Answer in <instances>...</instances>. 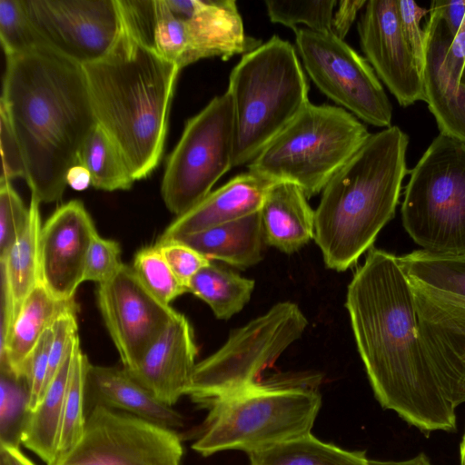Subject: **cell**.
<instances>
[{"mask_svg": "<svg viewBox=\"0 0 465 465\" xmlns=\"http://www.w3.org/2000/svg\"><path fill=\"white\" fill-rule=\"evenodd\" d=\"M175 240L209 260H219L240 269L257 264L268 245L261 211Z\"/></svg>", "mask_w": 465, "mask_h": 465, "instance_id": "cell-26", "label": "cell"}, {"mask_svg": "<svg viewBox=\"0 0 465 465\" xmlns=\"http://www.w3.org/2000/svg\"><path fill=\"white\" fill-rule=\"evenodd\" d=\"M272 23L283 25L293 30L299 25L319 32H331V21L337 1H275L264 2Z\"/></svg>", "mask_w": 465, "mask_h": 465, "instance_id": "cell-34", "label": "cell"}, {"mask_svg": "<svg viewBox=\"0 0 465 465\" xmlns=\"http://www.w3.org/2000/svg\"><path fill=\"white\" fill-rule=\"evenodd\" d=\"M0 146L2 173L0 183L25 177L23 154L6 114L0 109Z\"/></svg>", "mask_w": 465, "mask_h": 465, "instance_id": "cell-43", "label": "cell"}, {"mask_svg": "<svg viewBox=\"0 0 465 465\" xmlns=\"http://www.w3.org/2000/svg\"><path fill=\"white\" fill-rule=\"evenodd\" d=\"M0 465H35L19 447L0 445Z\"/></svg>", "mask_w": 465, "mask_h": 465, "instance_id": "cell-48", "label": "cell"}, {"mask_svg": "<svg viewBox=\"0 0 465 465\" xmlns=\"http://www.w3.org/2000/svg\"><path fill=\"white\" fill-rule=\"evenodd\" d=\"M78 163L88 170L91 185L100 190H128L135 181L119 147L99 124L86 138Z\"/></svg>", "mask_w": 465, "mask_h": 465, "instance_id": "cell-31", "label": "cell"}, {"mask_svg": "<svg viewBox=\"0 0 465 465\" xmlns=\"http://www.w3.org/2000/svg\"><path fill=\"white\" fill-rule=\"evenodd\" d=\"M295 184L273 183L264 197L261 214L269 245L292 253L314 238L315 213Z\"/></svg>", "mask_w": 465, "mask_h": 465, "instance_id": "cell-24", "label": "cell"}, {"mask_svg": "<svg viewBox=\"0 0 465 465\" xmlns=\"http://www.w3.org/2000/svg\"><path fill=\"white\" fill-rule=\"evenodd\" d=\"M50 341L51 327L44 333L36 344L26 365L25 378L30 392V411L36 408L45 391Z\"/></svg>", "mask_w": 465, "mask_h": 465, "instance_id": "cell-42", "label": "cell"}, {"mask_svg": "<svg viewBox=\"0 0 465 465\" xmlns=\"http://www.w3.org/2000/svg\"><path fill=\"white\" fill-rule=\"evenodd\" d=\"M0 109L19 143L32 197L60 201L97 124L83 67L48 47L6 57Z\"/></svg>", "mask_w": 465, "mask_h": 465, "instance_id": "cell-2", "label": "cell"}, {"mask_svg": "<svg viewBox=\"0 0 465 465\" xmlns=\"http://www.w3.org/2000/svg\"><path fill=\"white\" fill-rule=\"evenodd\" d=\"M91 407L103 405L175 430L183 418L173 406L154 397L123 368L89 364L85 399Z\"/></svg>", "mask_w": 465, "mask_h": 465, "instance_id": "cell-22", "label": "cell"}, {"mask_svg": "<svg viewBox=\"0 0 465 465\" xmlns=\"http://www.w3.org/2000/svg\"><path fill=\"white\" fill-rule=\"evenodd\" d=\"M29 402L26 378L0 367V445L20 446Z\"/></svg>", "mask_w": 465, "mask_h": 465, "instance_id": "cell-33", "label": "cell"}, {"mask_svg": "<svg viewBox=\"0 0 465 465\" xmlns=\"http://www.w3.org/2000/svg\"><path fill=\"white\" fill-rule=\"evenodd\" d=\"M397 259L413 286L465 301V255L442 256L419 250Z\"/></svg>", "mask_w": 465, "mask_h": 465, "instance_id": "cell-28", "label": "cell"}, {"mask_svg": "<svg viewBox=\"0 0 465 465\" xmlns=\"http://www.w3.org/2000/svg\"><path fill=\"white\" fill-rule=\"evenodd\" d=\"M465 62V18L463 23L450 43L441 63V69L449 82L458 86Z\"/></svg>", "mask_w": 465, "mask_h": 465, "instance_id": "cell-44", "label": "cell"}, {"mask_svg": "<svg viewBox=\"0 0 465 465\" xmlns=\"http://www.w3.org/2000/svg\"><path fill=\"white\" fill-rule=\"evenodd\" d=\"M293 31L303 66L321 92L363 122L391 127V104L366 59L331 32Z\"/></svg>", "mask_w": 465, "mask_h": 465, "instance_id": "cell-12", "label": "cell"}, {"mask_svg": "<svg viewBox=\"0 0 465 465\" xmlns=\"http://www.w3.org/2000/svg\"><path fill=\"white\" fill-rule=\"evenodd\" d=\"M97 304L126 371L178 312L154 296L125 263L111 280L98 284Z\"/></svg>", "mask_w": 465, "mask_h": 465, "instance_id": "cell-15", "label": "cell"}, {"mask_svg": "<svg viewBox=\"0 0 465 465\" xmlns=\"http://www.w3.org/2000/svg\"><path fill=\"white\" fill-rule=\"evenodd\" d=\"M45 45L83 66L115 46L123 23L117 0H22Z\"/></svg>", "mask_w": 465, "mask_h": 465, "instance_id": "cell-14", "label": "cell"}, {"mask_svg": "<svg viewBox=\"0 0 465 465\" xmlns=\"http://www.w3.org/2000/svg\"><path fill=\"white\" fill-rule=\"evenodd\" d=\"M251 465H369L364 451H349L312 433L249 453Z\"/></svg>", "mask_w": 465, "mask_h": 465, "instance_id": "cell-29", "label": "cell"}, {"mask_svg": "<svg viewBox=\"0 0 465 465\" xmlns=\"http://www.w3.org/2000/svg\"><path fill=\"white\" fill-rule=\"evenodd\" d=\"M28 218L29 208L11 183H0V260L25 231Z\"/></svg>", "mask_w": 465, "mask_h": 465, "instance_id": "cell-37", "label": "cell"}, {"mask_svg": "<svg viewBox=\"0 0 465 465\" xmlns=\"http://www.w3.org/2000/svg\"><path fill=\"white\" fill-rule=\"evenodd\" d=\"M460 465H465V433L460 447Z\"/></svg>", "mask_w": 465, "mask_h": 465, "instance_id": "cell-50", "label": "cell"}, {"mask_svg": "<svg viewBox=\"0 0 465 465\" xmlns=\"http://www.w3.org/2000/svg\"><path fill=\"white\" fill-rule=\"evenodd\" d=\"M321 404L313 389L256 383L209 403L203 430L192 448L203 456L226 450L249 454L304 436Z\"/></svg>", "mask_w": 465, "mask_h": 465, "instance_id": "cell-7", "label": "cell"}, {"mask_svg": "<svg viewBox=\"0 0 465 465\" xmlns=\"http://www.w3.org/2000/svg\"><path fill=\"white\" fill-rule=\"evenodd\" d=\"M154 50L180 69L200 59L246 54L261 44L245 35L232 0H156Z\"/></svg>", "mask_w": 465, "mask_h": 465, "instance_id": "cell-11", "label": "cell"}, {"mask_svg": "<svg viewBox=\"0 0 465 465\" xmlns=\"http://www.w3.org/2000/svg\"><path fill=\"white\" fill-rule=\"evenodd\" d=\"M123 264L119 243L103 238L97 232L87 252L84 281L104 283L117 273Z\"/></svg>", "mask_w": 465, "mask_h": 465, "instance_id": "cell-39", "label": "cell"}, {"mask_svg": "<svg viewBox=\"0 0 465 465\" xmlns=\"http://www.w3.org/2000/svg\"><path fill=\"white\" fill-rule=\"evenodd\" d=\"M346 308L377 401L428 434L456 430L424 349L412 285L397 256L371 247L347 289Z\"/></svg>", "mask_w": 465, "mask_h": 465, "instance_id": "cell-1", "label": "cell"}, {"mask_svg": "<svg viewBox=\"0 0 465 465\" xmlns=\"http://www.w3.org/2000/svg\"><path fill=\"white\" fill-rule=\"evenodd\" d=\"M234 146L233 105L226 91L186 122L162 181L167 209L179 216L204 199L233 167Z\"/></svg>", "mask_w": 465, "mask_h": 465, "instance_id": "cell-10", "label": "cell"}, {"mask_svg": "<svg viewBox=\"0 0 465 465\" xmlns=\"http://www.w3.org/2000/svg\"><path fill=\"white\" fill-rule=\"evenodd\" d=\"M272 184L249 171L241 173L176 216L157 242L179 239L257 213Z\"/></svg>", "mask_w": 465, "mask_h": 465, "instance_id": "cell-20", "label": "cell"}, {"mask_svg": "<svg viewBox=\"0 0 465 465\" xmlns=\"http://www.w3.org/2000/svg\"><path fill=\"white\" fill-rule=\"evenodd\" d=\"M402 223L422 250L465 255V143L440 134L410 172Z\"/></svg>", "mask_w": 465, "mask_h": 465, "instance_id": "cell-8", "label": "cell"}, {"mask_svg": "<svg viewBox=\"0 0 465 465\" xmlns=\"http://www.w3.org/2000/svg\"><path fill=\"white\" fill-rule=\"evenodd\" d=\"M40 203L31 196L27 225L1 259L2 321L1 342L4 341L32 291L41 282L40 236L42 222Z\"/></svg>", "mask_w": 465, "mask_h": 465, "instance_id": "cell-23", "label": "cell"}, {"mask_svg": "<svg viewBox=\"0 0 465 465\" xmlns=\"http://www.w3.org/2000/svg\"><path fill=\"white\" fill-rule=\"evenodd\" d=\"M117 3L124 31L141 45L154 51L156 0H117Z\"/></svg>", "mask_w": 465, "mask_h": 465, "instance_id": "cell-38", "label": "cell"}, {"mask_svg": "<svg viewBox=\"0 0 465 465\" xmlns=\"http://www.w3.org/2000/svg\"><path fill=\"white\" fill-rule=\"evenodd\" d=\"M227 92L234 112L233 167L252 162L310 104L298 54L277 35L242 55Z\"/></svg>", "mask_w": 465, "mask_h": 465, "instance_id": "cell-5", "label": "cell"}, {"mask_svg": "<svg viewBox=\"0 0 465 465\" xmlns=\"http://www.w3.org/2000/svg\"><path fill=\"white\" fill-rule=\"evenodd\" d=\"M369 465H431V463L429 458L420 452L414 458L400 461L369 460Z\"/></svg>", "mask_w": 465, "mask_h": 465, "instance_id": "cell-49", "label": "cell"}, {"mask_svg": "<svg viewBox=\"0 0 465 465\" xmlns=\"http://www.w3.org/2000/svg\"><path fill=\"white\" fill-rule=\"evenodd\" d=\"M155 244L173 273L186 288L192 278L211 262V260L178 240L156 242Z\"/></svg>", "mask_w": 465, "mask_h": 465, "instance_id": "cell-40", "label": "cell"}, {"mask_svg": "<svg viewBox=\"0 0 465 465\" xmlns=\"http://www.w3.org/2000/svg\"><path fill=\"white\" fill-rule=\"evenodd\" d=\"M82 67L97 124L117 144L134 180L147 177L163 154L181 69L124 28L105 57Z\"/></svg>", "mask_w": 465, "mask_h": 465, "instance_id": "cell-3", "label": "cell"}, {"mask_svg": "<svg viewBox=\"0 0 465 465\" xmlns=\"http://www.w3.org/2000/svg\"><path fill=\"white\" fill-rule=\"evenodd\" d=\"M89 364L78 337L74 342L64 396L56 461L76 444L84 430L85 385Z\"/></svg>", "mask_w": 465, "mask_h": 465, "instance_id": "cell-32", "label": "cell"}, {"mask_svg": "<svg viewBox=\"0 0 465 465\" xmlns=\"http://www.w3.org/2000/svg\"><path fill=\"white\" fill-rule=\"evenodd\" d=\"M307 325L296 303H276L233 330L219 350L196 363L186 395L206 407L256 384L260 373L302 335Z\"/></svg>", "mask_w": 465, "mask_h": 465, "instance_id": "cell-9", "label": "cell"}, {"mask_svg": "<svg viewBox=\"0 0 465 465\" xmlns=\"http://www.w3.org/2000/svg\"><path fill=\"white\" fill-rule=\"evenodd\" d=\"M408 135L398 126L371 134L322 190L314 240L330 269L343 272L392 219L406 166Z\"/></svg>", "mask_w": 465, "mask_h": 465, "instance_id": "cell-4", "label": "cell"}, {"mask_svg": "<svg viewBox=\"0 0 465 465\" xmlns=\"http://www.w3.org/2000/svg\"><path fill=\"white\" fill-rule=\"evenodd\" d=\"M75 302L54 297L40 282L22 305L6 339L0 344V367L25 377L36 344L54 320Z\"/></svg>", "mask_w": 465, "mask_h": 465, "instance_id": "cell-25", "label": "cell"}, {"mask_svg": "<svg viewBox=\"0 0 465 465\" xmlns=\"http://www.w3.org/2000/svg\"><path fill=\"white\" fill-rule=\"evenodd\" d=\"M371 134L342 107L308 104L248 163L270 183H290L312 197L357 153Z\"/></svg>", "mask_w": 465, "mask_h": 465, "instance_id": "cell-6", "label": "cell"}, {"mask_svg": "<svg viewBox=\"0 0 465 465\" xmlns=\"http://www.w3.org/2000/svg\"><path fill=\"white\" fill-rule=\"evenodd\" d=\"M412 288L424 349L443 392L457 409L465 402V301Z\"/></svg>", "mask_w": 465, "mask_h": 465, "instance_id": "cell-18", "label": "cell"}, {"mask_svg": "<svg viewBox=\"0 0 465 465\" xmlns=\"http://www.w3.org/2000/svg\"><path fill=\"white\" fill-rule=\"evenodd\" d=\"M197 353L193 327L177 312L127 371L159 401L173 406L186 395Z\"/></svg>", "mask_w": 465, "mask_h": 465, "instance_id": "cell-19", "label": "cell"}, {"mask_svg": "<svg viewBox=\"0 0 465 465\" xmlns=\"http://www.w3.org/2000/svg\"><path fill=\"white\" fill-rule=\"evenodd\" d=\"M459 85L465 89V62L461 71Z\"/></svg>", "mask_w": 465, "mask_h": 465, "instance_id": "cell-51", "label": "cell"}, {"mask_svg": "<svg viewBox=\"0 0 465 465\" xmlns=\"http://www.w3.org/2000/svg\"><path fill=\"white\" fill-rule=\"evenodd\" d=\"M424 28L426 62L423 73L426 103L435 117L440 134L465 143V89L452 85L441 63L452 35L438 13L430 9Z\"/></svg>", "mask_w": 465, "mask_h": 465, "instance_id": "cell-21", "label": "cell"}, {"mask_svg": "<svg viewBox=\"0 0 465 465\" xmlns=\"http://www.w3.org/2000/svg\"><path fill=\"white\" fill-rule=\"evenodd\" d=\"M76 339L42 400L30 411L22 434L21 444L46 465H54L57 460L64 396Z\"/></svg>", "mask_w": 465, "mask_h": 465, "instance_id": "cell-27", "label": "cell"}, {"mask_svg": "<svg viewBox=\"0 0 465 465\" xmlns=\"http://www.w3.org/2000/svg\"><path fill=\"white\" fill-rule=\"evenodd\" d=\"M132 267L146 288L165 304L170 305L172 301L188 292L156 244L140 249Z\"/></svg>", "mask_w": 465, "mask_h": 465, "instance_id": "cell-35", "label": "cell"}, {"mask_svg": "<svg viewBox=\"0 0 465 465\" xmlns=\"http://www.w3.org/2000/svg\"><path fill=\"white\" fill-rule=\"evenodd\" d=\"M398 11L403 35L423 76L426 62L425 33L420 23L429 10L411 0H398Z\"/></svg>", "mask_w": 465, "mask_h": 465, "instance_id": "cell-41", "label": "cell"}, {"mask_svg": "<svg viewBox=\"0 0 465 465\" xmlns=\"http://www.w3.org/2000/svg\"><path fill=\"white\" fill-rule=\"evenodd\" d=\"M365 0H341L337 2V10L333 13L331 33L344 40L358 12L363 8Z\"/></svg>", "mask_w": 465, "mask_h": 465, "instance_id": "cell-45", "label": "cell"}, {"mask_svg": "<svg viewBox=\"0 0 465 465\" xmlns=\"http://www.w3.org/2000/svg\"><path fill=\"white\" fill-rule=\"evenodd\" d=\"M430 8L438 13L454 38L465 18V0L432 1Z\"/></svg>", "mask_w": 465, "mask_h": 465, "instance_id": "cell-46", "label": "cell"}, {"mask_svg": "<svg viewBox=\"0 0 465 465\" xmlns=\"http://www.w3.org/2000/svg\"><path fill=\"white\" fill-rule=\"evenodd\" d=\"M66 183L73 189L83 191L91 184V175L84 166L77 163L69 169Z\"/></svg>", "mask_w": 465, "mask_h": 465, "instance_id": "cell-47", "label": "cell"}, {"mask_svg": "<svg viewBox=\"0 0 465 465\" xmlns=\"http://www.w3.org/2000/svg\"><path fill=\"white\" fill-rule=\"evenodd\" d=\"M187 289L206 302L217 319L227 320L250 301L254 281L210 262L192 278Z\"/></svg>", "mask_w": 465, "mask_h": 465, "instance_id": "cell-30", "label": "cell"}, {"mask_svg": "<svg viewBox=\"0 0 465 465\" xmlns=\"http://www.w3.org/2000/svg\"><path fill=\"white\" fill-rule=\"evenodd\" d=\"M361 47L402 106L426 101L423 76L403 35L398 0H369L358 22Z\"/></svg>", "mask_w": 465, "mask_h": 465, "instance_id": "cell-16", "label": "cell"}, {"mask_svg": "<svg viewBox=\"0 0 465 465\" xmlns=\"http://www.w3.org/2000/svg\"><path fill=\"white\" fill-rule=\"evenodd\" d=\"M183 453L175 430L94 405L79 440L54 465H181Z\"/></svg>", "mask_w": 465, "mask_h": 465, "instance_id": "cell-13", "label": "cell"}, {"mask_svg": "<svg viewBox=\"0 0 465 465\" xmlns=\"http://www.w3.org/2000/svg\"><path fill=\"white\" fill-rule=\"evenodd\" d=\"M96 233L89 213L78 200L59 206L42 226L41 282L56 299L74 300L78 286L84 282L86 256Z\"/></svg>", "mask_w": 465, "mask_h": 465, "instance_id": "cell-17", "label": "cell"}, {"mask_svg": "<svg viewBox=\"0 0 465 465\" xmlns=\"http://www.w3.org/2000/svg\"><path fill=\"white\" fill-rule=\"evenodd\" d=\"M0 39L6 57L48 47L32 25L22 0H0Z\"/></svg>", "mask_w": 465, "mask_h": 465, "instance_id": "cell-36", "label": "cell"}]
</instances>
